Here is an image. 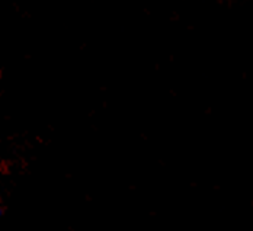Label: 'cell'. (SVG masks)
<instances>
[{"mask_svg":"<svg viewBox=\"0 0 253 231\" xmlns=\"http://www.w3.org/2000/svg\"><path fill=\"white\" fill-rule=\"evenodd\" d=\"M3 212H4V211H3V209H1V208H0V218H1V217H3Z\"/></svg>","mask_w":253,"mask_h":231,"instance_id":"obj_1","label":"cell"}]
</instances>
